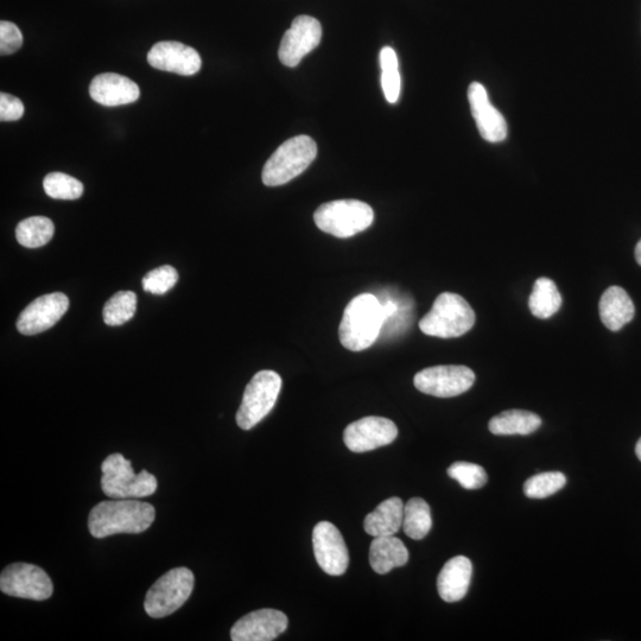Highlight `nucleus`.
<instances>
[{
  "mask_svg": "<svg viewBox=\"0 0 641 641\" xmlns=\"http://www.w3.org/2000/svg\"><path fill=\"white\" fill-rule=\"evenodd\" d=\"M24 116V105L14 95L0 94V120L2 122H16Z\"/></svg>",
  "mask_w": 641,
  "mask_h": 641,
  "instance_id": "34",
  "label": "nucleus"
},
{
  "mask_svg": "<svg viewBox=\"0 0 641 641\" xmlns=\"http://www.w3.org/2000/svg\"><path fill=\"white\" fill-rule=\"evenodd\" d=\"M397 425L387 418L370 416L348 425L344 433L346 447L353 453H366L389 446L397 439Z\"/></svg>",
  "mask_w": 641,
  "mask_h": 641,
  "instance_id": "12",
  "label": "nucleus"
},
{
  "mask_svg": "<svg viewBox=\"0 0 641 641\" xmlns=\"http://www.w3.org/2000/svg\"><path fill=\"white\" fill-rule=\"evenodd\" d=\"M475 383V374L466 366L424 368L414 378L418 391L437 398H452L467 392Z\"/></svg>",
  "mask_w": 641,
  "mask_h": 641,
  "instance_id": "10",
  "label": "nucleus"
},
{
  "mask_svg": "<svg viewBox=\"0 0 641 641\" xmlns=\"http://www.w3.org/2000/svg\"><path fill=\"white\" fill-rule=\"evenodd\" d=\"M468 100L480 135L490 143H500L507 137L506 120L491 104L486 88L473 82L468 88Z\"/></svg>",
  "mask_w": 641,
  "mask_h": 641,
  "instance_id": "17",
  "label": "nucleus"
},
{
  "mask_svg": "<svg viewBox=\"0 0 641 641\" xmlns=\"http://www.w3.org/2000/svg\"><path fill=\"white\" fill-rule=\"evenodd\" d=\"M0 590L15 598L35 601L48 600L54 593L49 575L40 567L28 563H15L0 575Z\"/></svg>",
  "mask_w": 641,
  "mask_h": 641,
  "instance_id": "9",
  "label": "nucleus"
},
{
  "mask_svg": "<svg viewBox=\"0 0 641 641\" xmlns=\"http://www.w3.org/2000/svg\"><path fill=\"white\" fill-rule=\"evenodd\" d=\"M55 226L46 217H31L19 222L16 238L19 244L28 249H38L53 239Z\"/></svg>",
  "mask_w": 641,
  "mask_h": 641,
  "instance_id": "26",
  "label": "nucleus"
},
{
  "mask_svg": "<svg viewBox=\"0 0 641 641\" xmlns=\"http://www.w3.org/2000/svg\"><path fill=\"white\" fill-rule=\"evenodd\" d=\"M313 548L316 562L326 574L341 576L346 573L348 549L344 537L334 524L321 522L315 526Z\"/></svg>",
  "mask_w": 641,
  "mask_h": 641,
  "instance_id": "13",
  "label": "nucleus"
},
{
  "mask_svg": "<svg viewBox=\"0 0 641 641\" xmlns=\"http://www.w3.org/2000/svg\"><path fill=\"white\" fill-rule=\"evenodd\" d=\"M636 259L638 264L641 266V240L636 247Z\"/></svg>",
  "mask_w": 641,
  "mask_h": 641,
  "instance_id": "35",
  "label": "nucleus"
},
{
  "mask_svg": "<svg viewBox=\"0 0 641 641\" xmlns=\"http://www.w3.org/2000/svg\"><path fill=\"white\" fill-rule=\"evenodd\" d=\"M44 192L56 200H76L84 194V184L75 177L63 173H52L43 181Z\"/></svg>",
  "mask_w": 641,
  "mask_h": 641,
  "instance_id": "29",
  "label": "nucleus"
},
{
  "mask_svg": "<svg viewBox=\"0 0 641 641\" xmlns=\"http://www.w3.org/2000/svg\"><path fill=\"white\" fill-rule=\"evenodd\" d=\"M473 575L472 562L465 556H456L449 560L437 579V589L441 599L446 602H458L465 598L471 586Z\"/></svg>",
  "mask_w": 641,
  "mask_h": 641,
  "instance_id": "19",
  "label": "nucleus"
},
{
  "mask_svg": "<svg viewBox=\"0 0 641 641\" xmlns=\"http://www.w3.org/2000/svg\"><path fill=\"white\" fill-rule=\"evenodd\" d=\"M374 212L370 205L358 200H336L323 203L316 209L314 221L322 232L336 238L357 236L373 224Z\"/></svg>",
  "mask_w": 641,
  "mask_h": 641,
  "instance_id": "6",
  "label": "nucleus"
},
{
  "mask_svg": "<svg viewBox=\"0 0 641 641\" xmlns=\"http://www.w3.org/2000/svg\"><path fill=\"white\" fill-rule=\"evenodd\" d=\"M91 98L100 105L116 107L135 103L141 90L135 81L116 73L95 76L90 86Z\"/></svg>",
  "mask_w": 641,
  "mask_h": 641,
  "instance_id": "18",
  "label": "nucleus"
},
{
  "mask_svg": "<svg viewBox=\"0 0 641 641\" xmlns=\"http://www.w3.org/2000/svg\"><path fill=\"white\" fill-rule=\"evenodd\" d=\"M288 617L277 609L264 608L240 618L231 630L233 641H271L287 631Z\"/></svg>",
  "mask_w": 641,
  "mask_h": 641,
  "instance_id": "15",
  "label": "nucleus"
},
{
  "mask_svg": "<svg viewBox=\"0 0 641 641\" xmlns=\"http://www.w3.org/2000/svg\"><path fill=\"white\" fill-rule=\"evenodd\" d=\"M380 67L385 98L390 104H396L401 94L402 82L398 71V57L391 47H385L380 52Z\"/></svg>",
  "mask_w": 641,
  "mask_h": 641,
  "instance_id": "28",
  "label": "nucleus"
},
{
  "mask_svg": "<svg viewBox=\"0 0 641 641\" xmlns=\"http://www.w3.org/2000/svg\"><path fill=\"white\" fill-rule=\"evenodd\" d=\"M599 310L602 323L612 332H619L636 314L630 295L620 287H611L605 291Z\"/></svg>",
  "mask_w": 641,
  "mask_h": 641,
  "instance_id": "20",
  "label": "nucleus"
},
{
  "mask_svg": "<svg viewBox=\"0 0 641 641\" xmlns=\"http://www.w3.org/2000/svg\"><path fill=\"white\" fill-rule=\"evenodd\" d=\"M566 484V475L560 472L541 473L525 482L524 493L531 499H545L560 492Z\"/></svg>",
  "mask_w": 641,
  "mask_h": 641,
  "instance_id": "30",
  "label": "nucleus"
},
{
  "mask_svg": "<svg viewBox=\"0 0 641 641\" xmlns=\"http://www.w3.org/2000/svg\"><path fill=\"white\" fill-rule=\"evenodd\" d=\"M101 488L111 499H139L150 497L158 488L155 475L148 471L136 474L132 463L122 454L107 456L101 466Z\"/></svg>",
  "mask_w": 641,
  "mask_h": 641,
  "instance_id": "4",
  "label": "nucleus"
},
{
  "mask_svg": "<svg viewBox=\"0 0 641 641\" xmlns=\"http://www.w3.org/2000/svg\"><path fill=\"white\" fill-rule=\"evenodd\" d=\"M156 517L155 507L135 499H113L95 505L88 517L94 538L147 531Z\"/></svg>",
  "mask_w": 641,
  "mask_h": 641,
  "instance_id": "1",
  "label": "nucleus"
},
{
  "mask_svg": "<svg viewBox=\"0 0 641 641\" xmlns=\"http://www.w3.org/2000/svg\"><path fill=\"white\" fill-rule=\"evenodd\" d=\"M475 325V313L462 296L443 293L436 298L433 308L420 321L425 335L441 339L460 338Z\"/></svg>",
  "mask_w": 641,
  "mask_h": 641,
  "instance_id": "3",
  "label": "nucleus"
},
{
  "mask_svg": "<svg viewBox=\"0 0 641 641\" xmlns=\"http://www.w3.org/2000/svg\"><path fill=\"white\" fill-rule=\"evenodd\" d=\"M450 478L459 482L466 490H479L487 484V473L475 463L455 462L448 468Z\"/></svg>",
  "mask_w": 641,
  "mask_h": 641,
  "instance_id": "31",
  "label": "nucleus"
},
{
  "mask_svg": "<svg viewBox=\"0 0 641 641\" xmlns=\"http://www.w3.org/2000/svg\"><path fill=\"white\" fill-rule=\"evenodd\" d=\"M430 506L421 498H412L405 504L403 530L405 535L415 541H421L431 530Z\"/></svg>",
  "mask_w": 641,
  "mask_h": 641,
  "instance_id": "25",
  "label": "nucleus"
},
{
  "mask_svg": "<svg viewBox=\"0 0 641 641\" xmlns=\"http://www.w3.org/2000/svg\"><path fill=\"white\" fill-rule=\"evenodd\" d=\"M195 577L188 568L168 571L149 589L144 609L151 618L168 617L180 609L193 593Z\"/></svg>",
  "mask_w": 641,
  "mask_h": 641,
  "instance_id": "7",
  "label": "nucleus"
},
{
  "mask_svg": "<svg viewBox=\"0 0 641 641\" xmlns=\"http://www.w3.org/2000/svg\"><path fill=\"white\" fill-rule=\"evenodd\" d=\"M69 300L65 294L53 293L36 298L23 310L17 320L18 332L36 335L56 325L66 314Z\"/></svg>",
  "mask_w": 641,
  "mask_h": 641,
  "instance_id": "14",
  "label": "nucleus"
},
{
  "mask_svg": "<svg viewBox=\"0 0 641 641\" xmlns=\"http://www.w3.org/2000/svg\"><path fill=\"white\" fill-rule=\"evenodd\" d=\"M23 46V35L16 24L0 23V54L11 55Z\"/></svg>",
  "mask_w": 641,
  "mask_h": 641,
  "instance_id": "33",
  "label": "nucleus"
},
{
  "mask_svg": "<svg viewBox=\"0 0 641 641\" xmlns=\"http://www.w3.org/2000/svg\"><path fill=\"white\" fill-rule=\"evenodd\" d=\"M405 504L401 498L383 501L376 510L367 514L364 529L372 537L395 536L403 528Z\"/></svg>",
  "mask_w": 641,
  "mask_h": 641,
  "instance_id": "21",
  "label": "nucleus"
},
{
  "mask_svg": "<svg viewBox=\"0 0 641 641\" xmlns=\"http://www.w3.org/2000/svg\"><path fill=\"white\" fill-rule=\"evenodd\" d=\"M542 420L536 414L524 410H509L495 416L488 424L493 435H531L541 428Z\"/></svg>",
  "mask_w": 641,
  "mask_h": 641,
  "instance_id": "23",
  "label": "nucleus"
},
{
  "mask_svg": "<svg viewBox=\"0 0 641 641\" xmlns=\"http://www.w3.org/2000/svg\"><path fill=\"white\" fill-rule=\"evenodd\" d=\"M317 156V145L313 138L297 136L288 139L272 155L263 169L265 186L278 187L301 175Z\"/></svg>",
  "mask_w": 641,
  "mask_h": 641,
  "instance_id": "5",
  "label": "nucleus"
},
{
  "mask_svg": "<svg viewBox=\"0 0 641 641\" xmlns=\"http://www.w3.org/2000/svg\"><path fill=\"white\" fill-rule=\"evenodd\" d=\"M533 316L547 320L554 316L562 307V296L554 281L549 278L537 279L529 300Z\"/></svg>",
  "mask_w": 641,
  "mask_h": 641,
  "instance_id": "24",
  "label": "nucleus"
},
{
  "mask_svg": "<svg viewBox=\"0 0 641 641\" xmlns=\"http://www.w3.org/2000/svg\"><path fill=\"white\" fill-rule=\"evenodd\" d=\"M636 454L638 456V459L641 461V439L637 443Z\"/></svg>",
  "mask_w": 641,
  "mask_h": 641,
  "instance_id": "36",
  "label": "nucleus"
},
{
  "mask_svg": "<svg viewBox=\"0 0 641 641\" xmlns=\"http://www.w3.org/2000/svg\"><path fill=\"white\" fill-rule=\"evenodd\" d=\"M384 322L382 303L377 296L361 294L353 298L340 323L342 346L352 352L365 351L382 334Z\"/></svg>",
  "mask_w": 641,
  "mask_h": 641,
  "instance_id": "2",
  "label": "nucleus"
},
{
  "mask_svg": "<svg viewBox=\"0 0 641 641\" xmlns=\"http://www.w3.org/2000/svg\"><path fill=\"white\" fill-rule=\"evenodd\" d=\"M179 281V274L173 266L163 265L148 272L143 278V289L152 295H164Z\"/></svg>",
  "mask_w": 641,
  "mask_h": 641,
  "instance_id": "32",
  "label": "nucleus"
},
{
  "mask_svg": "<svg viewBox=\"0 0 641 641\" xmlns=\"http://www.w3.org/2000/svg\"><path fill=\"white\" fill-rule=\"evenodd\" d=\"M148 62L158 71L190 76L202 66L201 56L192 47L181 42H158L148 54Z\"/></svg>",
  "mask_w": 641,
  "mask_h": 641,
  "instance_id": "16",
  "label": "nucleus"
},
{
  "mask_svg": "<svg viewBox=\"0 0 641 641\" xmlns=\"http://www.w3.org/2000/svg\"><path fill=\"white\" fill-rule=\"evenodd\" d=\"M137 310V295L133 291H119L104 307V321L107 326L117 327L130 321Z\"/></svg>",
  "mask_w": 641,
  "mask_h": 641,
  "instance_id": "27",
  "label": "nucleus"
},
{
  "mask_svg": "<svg viewBox=\"0 0 641 641\" xmlns=\"http://www.w3.org/2000/svg\"><path fill=\"white\" fill-rule=\"evenodd\" d=\"M322 38L321 23L310 16H298L284 34L279 46V60L284 66L294 68L300 65L303 57L320 46Z\"/></svg>",
  "mask_w": 641,
  "mask_h": 641,
  "instance_id": "11",
  "label": "nucleus"
},
{
  "mask_svg": "<svg viewBox=\"0 0 641 641\" xmlns=\"http://www.w3.org/2000/svg\"><path fill=\"white\" fill-rule=\"evenodd\" d=\"M409 561V551L401 539L395 536L374 537L370 548V564L377 574L390 573L404 567Z\"/></svg>",
  "mask_w": 641,
  "mask_h": 641,
  "instance_id": "22",
  "label": "nucleus"
},
{
  "mask_svg": "<svg viewBox=\"0 0 641 641\" xmlns=\"http://www.w3.org/2000/svg\"><path fill=\"white\" fill-rule=\"evenodd\" d=\"M282 378L275 371H260L251 379L237 412V423L243 430L255 428L270 414L282 390Z\"/></svg>",
  "mask_w": 641,
  "mask_h": 641,
  "instance_id": "8",
  "label": "nucleus"
}]
</instances>
